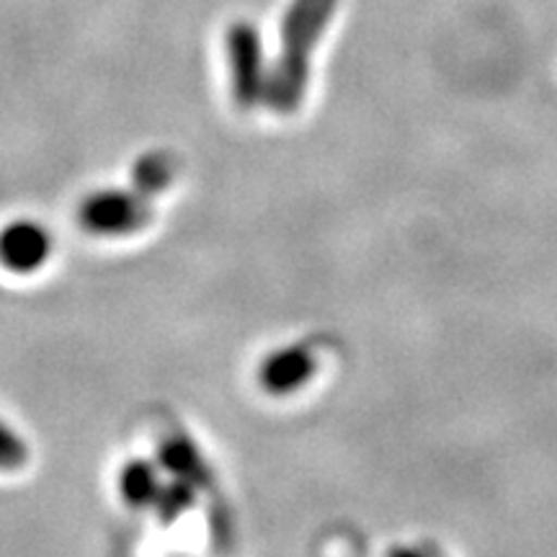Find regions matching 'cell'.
Instances as JSON below:
<instances>
[{"instance_id":"obj_6","label":"cell","mask_w":557,"mask_h":557,"mask_svg":"<svg viewBox=\"0 0 557 557\" xmlns=\"http://www.w3.org/2000/svg\"><path fill=\"white\" fill-rule=\"evenodd\" d=\"M163 465L169 468L173 475L184 480L189 485H205L209 480V470L205 459L199 457V451L191 447V442L186 438H173L163 447Z\"/></svg>"},{"instance_id":"obj_8","label":"cell","mask_w":557,"mask_h":557,"mask_svg":"<svg viewBox=\"0 0 557 557\" xmlns=\"http://www.w3.org/2000/svg\"><path fill=\"white\" fill-rule=\"evenodd\" d=\"M173 169L169 156H145L139 163L135 165V189L143 194V197H152V194L169 189V184L173 181Z\"/></svg>"},{"instance_id":"obj_7","label":"cell","mask_w":557,"mask_h":557,"mask_svg":"<svg viewBox=\"0 0 557 557\" xmlns=\"http://www.w3.org/2000/svg\"><path fill=\"white\" fill-rule=\"evenodd\" d=\"M160 493V483L156 470L145 462H132L127 470L122 472V496L129 500L132 506H148L156 504Z\"/></svg>"},{"instance_id":"obj_1","label":"cell","mask_w":557,"mask_h":557,"mask_svg":"<svg viewBox=\"0 0 557 557\" xmlns=\"http://www.w3.org/2000/svg\"><path fill=\"white\" fill-rule=\"evenodd\" d=\"M338 0H292L282 21V50L267 78L263 103L276 114H295L310 83V58L329 29Z\"/></svg>"},{"instance_id":"obj_4","label":"cell","mask_w":557,"mask_h":557,"mask_svg":"<svg viewBox=\"0 0 557 557\" xmlns=\"http://www.w3.org/2000/svg\"><path fill=\"white\" fill-rule=\"evenodd\" d=\"M52 253V238L32 220H16L0 230V263L16 274H32Z\"/></svg>"},{"instance_id":"obj_9","label":"cell","mask_w":557,"mask_h":557,"mask_svg":"<svg viewBox=\"0 0 557 557\" xmlns=\"http://www.w3.org/2000/svg\"><path fill=\"white\" fill-rule=\"evenodd\" d=\"M26 459V444L9 423L0 421V470H16Z\"/></svg>"},{"instance_id":"obj_3","label":"cell","mask_w":557,"mask_h":557,"mask_svg":"<svg viewBox=\"0 0 557 557\" xmlns=\"http://www.w3.org/2000/svg\"><path fill=\"white\" fill-rule=\"evenodd\" d=\"M148 222L150 205L139 191H99L81 205V225L96 235H129Z\"/></svg>"},{"instance_id":"obj_2","label":"cell","mask_w":557,"mask_h":557,"mask_svg":"<svg viewBox=\"0 0 557 557\" xmlns=\"http://www.w3.org/2000/svg\"><path fill=\"white\" fill-rule=\"evenodd\" d=\"M225 52L230 62L235 103L240 109H256L267 96V65H263L261 34L248 21H235L225 32Z\"/></svg>"},{"instance_id":"obj_5","label":"cell","mask_w":557,"mask_h":557,"mask_svg":"<svg viewBox=\"0 0 557 557\" xmlns=\"http://www.w3.org/2000/svg\"><path fill=\"white\" fill-rule=\"evenodd\" d=\"M312 374H315V357L310 348L289 346L263 359L259 382L271 395H289L302 387Z\"/></svg>"},{"instance_id":"obj_10","label":"cell","mask_w":557,"mask_h":557,"mask_svg":"<svg viewBox=\"0 0 557 557\" xmlns=\"http://www.w3.org/2000/svg\"><path fill=\"white\" fill-rule=\"evenodd\" d=\"M389 557H426V555L413 553V549H398V553H393Z\"/></svg>"}]
</instances>
